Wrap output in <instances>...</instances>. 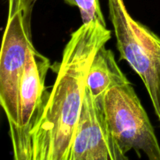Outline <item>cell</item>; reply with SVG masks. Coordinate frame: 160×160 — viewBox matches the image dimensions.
Wrapping results in <instances>:
<instances>
[{
  "label": "cell",
  "mask_w": 160,
  "mask_h": 160,
  "mask_svg": "<svg viewBox=\"0 0 160 160\" xmlns=\"http://www.w3.org/2000/svg\"><path fill=\"white\" fill-rule=\"evenodd\" d=\"M71 6L78 7L82 18V24L98 22L106 27L98 0H64Z\"/></svg>",
  "instance_id": "obj_8"
},
{
  "label": "cell",
  "mask_w": 160,
  "mask_h": 160,
  "mask_svg": "<svg viewBox=\"0 0 160 160\" xmlns=\"http://www.w3.org/2000/svg\"><path fill=\"white\" fill-rule=\"evenodd\" d=\"M48 58L31 46L20 85V120L18 139L12 156L15 160H30L31 133L40 120L48 102L50 92L45 84L48 70L51 69Z\"/></svg>",
  "instance_id": "obj_5"
},
{
  "label": "cell",
  "mask_w": 160,
  "mask_h": 160,
  "mask_svg": "<svg viewBox=\"0 0 160 160\" xmlns=\"http://www.w3.org/2000/svg\"><path fill=\"white\" fill-rule=\"evenodd\" d=\"M8 17L0 52V104L9 123L12 149L18 139L20 85L33 46L31 18L37 0H7Z\"/></svg>",
  "instance_id": "obj_2"
},
{
  "label": "cell",
  "mask_w": 160,
  "mask_h": 160,
  "mask_svg": "<svg viewBox=\"0 0 160 160\" xmlns=\"http://www.w3.org/2000/svg\"><path fill=\"white\" fill-rule=\"evenodd\" d=\"M120 60H125L141 78L160 123V38L132 18L123 0H108Z\"/></svg>",
  "instance_id": "obj_3"
},
{
  "label": "cell",
  "mask_w": 160,
  "mask_h": 160,
  "mask_svg": "<svg viewBox=\"0 0 160 160\" xmlns=\"http://www.w3.org/2000/svg\"><path fill=\"white\" fill-rule=\"evenodd\" d=\"M131 84L116 61L115 55L106 45L99 48L92 61L85 84L94 98L104 97L110 89Z\"/></svg>",
  "instance_id": "obj_7"
},
{
  "label": "cell",
  "mask_w": 160,
  "mask_h": 160,
  "mask_svg": "<svg viewBox=\"0 0 160 160\" xmlns=\"http://www.w3.org/2000/svg\"><path fill=\"white\" fill-rule=\"evenodd\" d=\"M109 131L123 154L141 151L150 160H160V145L154 128L131 84L108 91L103 99Z\"/></svg>",
  "instance_id": "obj_4"
},
{
  "label": "cell",
  "mask_w": 160,
  "mask_h": 160,
  "mask_svg": "<svg viewBox=\"0 0 160 160\" xmlns=\"http://www.w3.org/2000/svg\"><path fill=\"white\" fill-rule=\"evenodd\" d=\"M111 38L98 22L82 24L70 35L62 59L51 69L56 78L40 120L31 133L30 160H68L84 100L86 77L95 53Z\"/></svg>",
  "instance_id": "obj_1"
},
{
  "label": "cell",
  "mask_w": 160,
  "mask_h": 160,
  "mask_svg": "<svg viewBox=\"0 0 160 160\" xmlns=\"http://www.w3.org/2000/svg\"><path fill=\"white\" fill-rule=\"evenodd\" d=\"M104 97L94 98L85 84L68 160H127L106 121Z\"/></svg>",
  "instance_id": "obj_6"
}]
</instances>
